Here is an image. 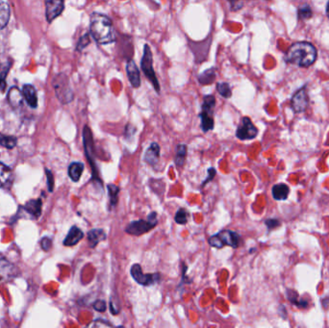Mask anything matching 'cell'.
Instances as JSON below:
<instances>
[{
  "instance_id": "ab89813d",
  "label": "cell",
  "mask_w": 329,
  "mask_h": 328,
  "mask_svg": "<svg viewBox=\"0 0 329 328\" xmlns=\"http://www.w3.org/2000/svg\"><path fill=\"white\" fill-rule=\"evenodd\" d=\"M327 14H328V16L329 17V2H328V5H327Z\"/></svg>"
},
{
  "instance_id": "52a82bcc",
  "label": "cell",
  "mask_w": 329,
  "mask_h": 328,
  "mask_svg": "<svg viewBox=\"0 0 329 328\" xmlns=\"http://www.w3.org/2000/svg\"><path fill=\"white\" fill-rule=\"evenodd\" d=\"M240 236L234 231L222 230L209 239V245L213 247L221 248L224 246L237 248L240 245Z\"/></svg>"
},
{
  "instance_id": "4dcf8cb0",
  "label": "cell",
  "mask_w": 329,
  "mask_h": 328,
  "mask_svg": "<svg viewBox=\"0 0 329 328\" xmlns=\"http://www.w3.org/2000/svg\"><path fill=\"white\" fill-rule=\"evenodd\" d=\"M312 14L313 13H312V10L309 5H304L303 7L299 8V10H298V17L302 20L311 18Z\"/></svg>"
},
{
  "instance_id": "ffe728a7",
  "label": "cell",
  "mask_w": 329,
  "mask_h": 328,
  "mask_svg": "<svg viewBox=\"0 0 329 328\" xmlns=\"http://www.w3.org/2000/svg\"><path fill=\"white\" fill-rule=\"evenodd\" d=\"M272 193H273L274 199L285 200V199H287L289 193H290V188L284 183L276 184L272 189Z\"/></svg>"
},
{
  "instance_id": "7a4b0ae2",
  "label": "cell",
  "mask_w": 329,
  "mask_h": 328,
  "mask_svg": "<svg viewBox=\"0 0 329 328\" xmlns=\"http://www.w3.org/2000/svg\"><path fill=\"white\" fill-rule=\"evenodd\" d=\"M317 57V48L311 42L298 41L289 47L285 61L301 68H309L315 63Z\"/></svg>"
},
{
  "instance_id": "8fae6325",
  "label": "cell",
  "mask_w": 329,
  "mask_h": 328,
  "mask_svg": "<svg viewBox=\"0 0 329 328\" xmlns=\"http://www.w3.org/2000/svg\"><path fill=\"white\" fill-rule=\"evenodd\" d=\"M292 108L296 113H303L308 108L309 105V96L306 92V86L299 90L291 100Z\"/></svg>"
},
{
  "instance_id": "44dd1931",
  "label": "cell",
  "mask_w": 329,
  "mask_h": 328,
  "mask_svg": "<svg viewBox=\"0 0 329 328\" xmlns=\"http://www.w3.org/2000/svg\"><path fill=\"white\" fill-rule=\"evenodd\" d=\"M84 164L81 162H73L69 164V176L73 182H78L82 175Z\"/></svg>"
},
{
  "instance_id": "9a60e30c",
  "label": "cell",
  "mask_w": 329,
  "mask_h": 328,
  "mask_svg": "<svg viewBox=\"0 0 329 328\" xmlns=\"http://www.w3.org/2000/svg\"><path fill=\"white\" fill-rule=\"evenodd\" d=\"M7 99H8L9 104L14 109H17V108H19L22 105L24 97H23V95H22V92H20L16 87H13L8 92Z\"/></svg>"
},
{
  "instance_id": "d4e9b609",
  "label": "cell",
  "mask_w": 329,
  "mask_h": 328,
  "mask_svg": "<svg viewBox=\"0 0 329 328\" xmlns=\"http://www.w3.org/2000/svg\"><path fill=\"white\" fill-rule=\"evenodd\" d=\"M216 78V70L215 68L206 69L199 76H198V82L201 85H209L215 81Z\"/></svg>"
},
{
  "instance_id": "4316f807",
  "label": "cell",
  "mask_w": 329,
  "mask_h": 328,
  "mask_svg": "<svg viewBox=\"0 0 329 328\" xmlns=\"http://www.w3.org/2000/svg\"><path fill=\"white\" fill-rule=\"evenodd\" d=\"M107 189H108V193H109L110 205L115 207L119 201L118 195L120 192V187H118L115 184H109L107 186Z\"/></svg>"
},
{
  "instance_id": "5bb4252c",
  "label": "cell",
  "mask_w": 329,
  "mask_h": 328,
  "mask_svg": "<svg viewBox=\"0 0 329 328\" xmlns=\"http://www.w3.org/2000/svg\"><path fill=\"white\" fill-rule=\"evenodd\" d=\"M14 275V267L0 254V281L8 280Z\"/></svg>"
},
{
  "instance_id": "9c48e42d",
  "label": "cell",
  "mask_w": 329,
  "mask_h": 328,
  "mask_svg": "<svg viewBox=\"0 0 329 328\" xmlns=\"http://www.w3.org/2000/svg\"><path fill=\"white\" fill-rule=\"evenodd\" d=\"M131 275L133 279L137 282L138 284L143 286H151L160 280V274H145L142 271V267L139 264H135L131 267L130 270Z\"/></svg>"
},
{
  "instance_id": "3957f363",
  "label": "cell",
  "mask_w": 329,
  "mask_h": 328,
  "mask_svg": "<svg viewBox=\"0 0 329 328\" xmlns=\"http://www.w3.org/2000/svg\"><path fill=\"white\" fill-rule=\"evenodd\" d=\"M53 88H54L56 96L63 104H68L73 99V91L69 85L68 76L64 73H59L55 76L53 79Z\"/></svg>"
},
{
  "instance_id": "e575fe53",
  "label": "cell",
  "mask_w": 329,
  "mask_h": 328,
  "mask_svg": "<svg viewBox=\"0 0 329 328\" xmlns=\"http://www.w3.org/2000/svg\"><path fill=\"white\" fill-rule=\"evenodd\" d=\"M41 248L44 250V251H48L50 250V248L52 247V241L51 239H49L48 237H44L42 238L41 242Z\"/></svg>"
},
{
  "instance_id": "e0dca14e",
  "label": "cell",
  "mask_w": 329,
  "mask_h": 328,
  "mask_svg": "<svg viewBox=\"0 0 329 328\" xmlns=\"http://www.w3.org/2000/svg\"><path fill=\"white\" fill-rule=\"evenodd\" d=\"M84 237V233L77 226H72L69 230L68 236L64 240V245L66 246H72L77 245Z\"/></svg>"
},
{
  "instance_id": "6da1fadb",
  "label": "cell",
  "mask_w": 329,
  "mask_h": 328,
  "mask_svg": "<svg viewBox=\"0 0 329 328\" xmlns=\"http://www.w3.org/2000/svg\"><path fill=\"white\" fill-rule=\"evenodd\" d=\"M90 33L98 44H109L117 41L113 22L108 15L94 12L90 18Z\"/></svg>"
},
{
  "instance_id": "83f0119b",
  "label": "cell",
  "mask_w": 329,
  "mask_h": 328,
  "mask_svg": "<svg viewBox=\"0 0 329 328\" xmlns=\"http://www.w3.org/2000/svg\"><path fill=\"white\" fill-rule=\"evenodd\" d=\"M16 138L14 136H6L0 133V146L8 150H12L16 146Z\"/></svg>"
},
{
  "instance_id": "30bf717a",
  "label": "cell",
  "mask_w": 329,
  "mask_h": 328,
  "mask_svg": "<svg viewBox=\"0 0 329 328\" xmlns=\"http://www.w3.org/2000/svg\"><path fill=\"white\" fill-rule=\"evenodd\" d=\"M257 134H258V129L252 123L251 120L247 117L243 118L236 132L237 138L241 141H247L254 139L257 136Z\"/></svg>"
},
{
  "instance_id": "7c38bea8",
  "label": "cell",
  "mask_w": 329,
  "mask_h": 328,
  "mask_svg": "<svg viewBox=\"0 0 329 328\" xmlns=\"http://www.w3.org/2000/svg\"><path fill=\"white\" fill-rule=\"evenodd\" d=\"M45 15L48 22L53 21L65 9V0H44Z\"/></svg>"
},
{
  "instance_id": "4fadbf2b",
  "label": "cell",
  "mask_w": 329,
  "mask_h": 328,
  "mask_svg": "<svg viewBox=\"0 0 329 328\" xmlns=\"http://www.w3.org/2000/svg\"><path fill=\"white\" fill-rule=\"evenodd\" d=\"M126 73L129 79V82L131 83L133 88H139L141 86V75L140 70L138 69L137 65L133 59H130L126 63Z\"/></svg>"
},
{
  "instance_id": "5b68a950",
  "label": "cell",
  "mask_w": 329,
  "mask_h": 328,
  "mask_svg": "<svg viewBox=\"0 0 329 328\" xmlns=\"http://www.w3.org/2000/svg\"><path fill=\"white\" fill-rule=\"evenodd\" d=\"M216 105V98L212 95L203 97L201 113L199 115L201 120V129L208 132L214 128V108Z\"/></svg>"
},
{
  "instance_id": "7402d4cb",
  "label": "cell",
  "mask_w": 329,
  "mask_h": 328,
  "mask_svg": "<svg viewBox=\"0 0 329 328\" xmlns=\"http://www.w3.org/2000/svg\"><path fill=\"white\" fill-rule=\"evenodd\" d=\"M41 199H32L24 205V210L35 218H39L41 215Z\"/></svg>"
},
{
  "instance_id": "836d02e7",
  "label": "cell",
  "mask_w": 329,
  "mask_h": 328,
  "mask_svg": "<svg viewBox=\"0 0 329 328\" xmlns=\"http://www.w3.org/2000/svg\"><path fill=\"white\" fill-rule=\"evenodd\" d=\"M45 172H46V179H47V187H48V190L49 191H53V188H54V177H53V174L52 172L49 170V169H45Z\"/></svg>"
},
{
  "instance_id": "ac0fdd59",
  "label": "cell",
  "mask_w": 329,
  "mask_h": 328,
  "mask_svg": "<svg viewBox=\"0 0 329 328\" xmlns=\"http://www.w3.org/2000/svg\"><path fill=\"white\" fill-rule=\"evenodd\" d=\"M160 158V147L157 143L151 144L145 154V161L151 165H155Z\"/></svg>"
},
{
  "instance_id": "603a6c76",
  "label": "cell",
  "mask_w": 329,
  "mask_h": 328,
  "mask_svg": "<svg viewBox=\"0 0 329 328\" xmlns=\"http://www.w3.org/2000/svg\"><path fill=\"white\" fill-rule=\"evenodd\" d=\"M10 19V8L9 5L0 0V30L5 27Z\"/></svg>"
},
{
  "instance_id": "1f68e13d",
  "label": "cell",
  "mask_w": 329,
  "mask_h": 328,
  "mask_svg": "<svg viewBox=\"0 0 329 328\" xmlns=\"http://www.w3.org/2000/svg\"><path fill=\"white\" fill-rule=\"evenodd\" d=\"M174 219H175L176 223H178V224H186L187 221H188V213H187V211L183 208L179 209L176 215H175Z\"/></svg>"
},
{
  "instance_id": "2e32d148",
  "label": "cell",
  "mask_w": 329,
  "mask_h": 328,
  "mask_svg": "<svg viewBox=\"0 0 329 328\" xmlns=\"http://www.w3.org/2000/svg\"><path fill=\"white\" fill-rule=\"evenodd\" d=\"M22 95L27 102L28 105L32 108H37L38 106V97H37V92L35 88L32 85L26 84L23 86L22 89Z\"/></svg>"
},
{
  "instance_id": "d6986e66",
  "label": "cell",
  "mask_w": 329,
  "mask_h": 328,
  "mask_svg": "<svg viewBox=\"0 0 329 328\" xmlns=\"http://www.w3.org/2000/svg\"><path fill=\"white\" fill-rule=\"evenodd\" d=\"M106 240V234L103 229H93L88 233V241L90 246L93 248L100 242Z\"/></svg>"
},
{
  "instance_id": "f546056e",
  "label": "cell",
  "mask_w": 329,
  "mask_h": 328,
  "mask_svg": "<svg viewBox=\"0 0 329 328\" xmlns=\"http://www.w3.org/2000/svg\"><path fill=\"white\" fill-rule=\"evenodd\" d=\"M217 91L219 95L224 98H229L232 96V91L229 84L226 82L218 83L217 84Z\"/></svg>"
},
{
  "instance_id": "74e56055",
  "label": "cell",
  "mask_w": 329,
  "mask_h": 328,
  "mask_svg": "<svg viewBox=\"0 0 329 328\" xmlns=\"http://www.w3.org/2000/svg\"><path fill=\"white\" fill-rule=\"evenodd\" d=\"M215 175H216V169L213 168V167L209 168V169H208V177L206 178L205 180L203 181V183H202V187H204L208 182H211V180L214 179Z\"/></svg>"
},
{
  "instance_id": "f1b7e54d",
  "label": "cell",
  "mask_w": 329,
  "mask_h": 328,
  "mask_svg": "<svg viewBox=\"0 0 329 328\" xmlns=\"http://www.w3.org/2000/svg\"><path fill=\"white\" fill-rule=\"evenodd\" d=\"M186 156H187V146L179 145L177 147V151H176L175 164H177L178 166H182L185 162Z\"/></svg>"
},
{
  "instance_id": "277c9868",
  "label": "cell",
  "mask_w": 329,
  "mask_h": 328,
  "mask_svg": "<svg viewBox=\"0 0 329 328\" xmlns=\"http://www.w3.org/2000/svg\"><path fill=\"white\" fill-rule=\"evenodd\" d=\"M141 68L144 74L148 78V80H150L153 85L154 90L157 93H160V84L153 69V56H152L151 46L149 44H145L144 55L141 60Z\"/></svg>"
},
{
  "instance_id": "ba28073f",
  "label": "cell",
  "mask_w": 329,
  "mask_h": 328,
  "mask_svg": "<svg viewBox=\"0 0 329 328\" xmlns=\"http://www.w3.org/2000/svg\"><path fill=\"white\" fill-rule=\"evenodd\" d=\"M158 223L157 220V214L155 212H152L151 215L148 217V220L140 219L137 221L131 222L126 228L125 232L134 235V236H140L145 233L149 232L151 229H153L156 224Z\"/></svg>"
},
{
  "instance_id": "484cf974",
  "label": "cell",
  "mask_w": 329,
  "mask_h": 328,
  "mask_svg": "<svg viewBox=\"0 0 329 328\" xmlns=\"http://www.w3.org/2000/svg\"><path fill=\"white\" fill-rule=\"evenodd\" d=\"M12 63L10 62H6L0 65V91L3 92L6 88V77L7 74L9 72V70L11 69Z\"/></svg>"
},
{
  "instance_id": "d6a6232c",
  "label": "cell",
  "mask_w": 329,
  "mask_h": 328,
  "mask_svg": "<svg viewBox=\"0 0 329 328\" xmlns=\"http://www.w3.org/2000/svg\"><path fill=\"white\" fill-rule=\"evenodd\" d=\"M91 42V40H90V35L89 34H85L83 35L82 37L79 39V41L77 43V46H76V50L78 51H82L84 48H86Z\"/></svg>"
},
{
  "instance_id": "f35d334b",
  "label": "cell",
  "mask_w": 329,
  "mask_h": 328,
  "mask_svg": "<svg viewBox=\"0 0 329 328\" xmlns=\"http://www.w3.org/2000/svg\"><path fill=\"white\" fill-rule=\"evenodd\" d=\"M265 223H266V225H267L270 229H273V228L277 227L278 225H280V222L278 221V219H267V220L265 221Z\"/></svg>"
},
{
  "instance_id": "8d00e7d4",
  "label": "cell",
  "mask_w": 329,
  "mask_h": 328,
  "mask_svg": "<svg viewBox=\"0 0 329 328\" xmlns=\"http://www.w3.org/2000/svg\"><path fill=\"white\" fill-rule=\"evenodd\" d=\"M231 4V9L232 11H237L239 9H241L243 7V3L242 1H245V0H228ZM246 1H248V0H246Z\"/></svg>"
},
{
  "instance_id": "d590c367",
  "label": "cell",
  "mask_w": 329,
  "mask_h": 328,
  "mask_svg": "<svg viewBox=\"0 0 329 328\" xmlns=\"http://www.w3.org/2000/svg\"><path fill=\"white\" fill-rule=\"evenodd\" d=\"M94 308L98 312H104L106 310V303L103 301H96L94 303Z\"/></svg>"
},
{
  "instance_id": "cb8c5ba5",
  "label": "cell",
  "mask_w": 329,
  "mask_h": 328,
  "mask_svg": "<svg viewBox=\"0 0 329 328\" xmlns=\"http://www.w3.org/2000/svg\"><path fill=\"white\" fill-rule=\"evenodd\" d=\"M12 176V169L8 165L0 162V187L6 186L11 181Z\"/></svg>"
},
{
  "instance_id": "8992f818",
  "label": "cell",
  "mask_w": 329,
  "mask_h": 328,
  "mask_svg": "<svg viewBox=\"0 0 329 328\" xmlns=\"http://www.w3.org/2000/svg\"><path fill=\"white\" fill-rule=\"evenodd\" d=\"M83 142H84V148H85L86 156H87V158L90 162V164L92 166L93 178L101 185L102 182H101L99 175H98V171H97V167H96V159H95V146H94L93 134H92V131H91V129L88 125H86L83 129Z\"/></svg>"
}]
</instances>
